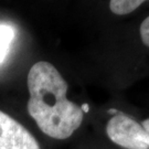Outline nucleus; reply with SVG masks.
<instances>
[{"instance_id": "nucleus-2", "label": "nucleus", "mask_w": 149, "mask_h": 149, "mask_svg": "<svg viewBox=\"0 0 149 149\" xmlns=\"http://www.w3.org/2000/svg\"><path fill=\"white\" fill-rule=\"evenodd\" d=\"M106 134L114 144L126 149H149V135L141 126L124 114H116L106 125Z\"/></svg>"}, {"instance_id": "nucleus-7", "label": "nucleus", "mask_w": 149, "mask_h": 149, "mask_svg": "<svg viewBox=\"0 0 149 149\" xmlns=\"http://www.w3.org/2000/svg\"><path fill=\"white\" fill-rule=\"evenodd\" d=\"M141 126L144 127V129L147 132V134L149 135V118H147V119H145L144 122L141 123Z\"/></svg>"}, {"instance_id": "nucleus-5", "label": "nucleus", "mask_w": 149, "mask_h": 149, "mask_svg": "<svg viewBox=\"0 0 149 149\" xmlns=\"http://www.w3.org/2000/svg\"><path fill=\"white\" fill-rule=\"evenodd\" d=\"M15 29L8 24H0V63L3 62L13 39H15Z\"/></svg>"}, {"instance_id": "nucleus-3", "label": "nucleus", "mask_w": 149, "mask_h": 149, "mask_svg": "<svg viewBox=\"0 0 149 149\" xmlns=\"http://www.w3.org/2000/svg\"><path fill=\"white\" fill-rule=\"evenodd\" d=\"M0 149H40V146L20 123L0 111Z\"/></svg>"}, {"instance_id": "nucleus-4", "label": "nucleus", "mask_w": 149, "mask_h": 149, "mask_svg": "<svg viewBox=\"0 0 149 149\" xmlns=\"http://www.w3.org/2000/svg\"><path fill=\"white\" fill-rule=\"evenodd\" d=\"M147 0H111L109 9L114 15L124 16L135 11Z\"/></svg>"}, {"instance_id": "nucleus-6", "label": "nucleus", "mask_w": 149, "mask_h": 149, "mask_svg": "<svg viewBox=\"0 0 149 149\" xmlns=\"http://www.w3.org/2000/svg\"><path fill=\"white\" fill-rule=\"evenodd\" d=\"M139 32H140V38L143 43L149 48V17H147L140 24Z\"/></svg>"}, {"instance_id": "nucleus-1", "label": "nucleus", "mask_w": 149, "mask_h": 149, "mask_svg": "<svg viewBox=\"0 0 149 149\" xmlns=\"http://www.w3.org/2000/svg\"><path fill=\"white\" fill-rule=\"evenodd\" d=\"M28 90V112L47 136L66 139L81 126L84 113L68 100V83L51 63L40 61L32 65Z\"/></svg>"}, {"instance_id": "nucleus-8", "label": "nucleus", "mask_w": 149, "mask_h": 149, "mask_svg": "<svg viewBox=\"0 0 149 149\" xmlns=\"http://www.w3.org/2000/svg\"><path fill=\"white\" fill-rule=\"evenodd\" d=\"M82 111H83V113H87L88 112V105H86V104H84V105H82Z\"/></svg>"}]
</instances>
